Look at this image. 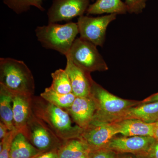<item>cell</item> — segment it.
I'll return each instance as SVG.
<instances>
[{"instance_id": "1", "label": "cell", "mask_w": 158, "mask_h": 158, "mask_svg": "<svg viewBox=\"0 0 158 158\" xmlns=\"http://www.w3.org/2000/svg\"><path fill=\"white\" fill-rule=\"evenodd\" d=\"M32 109L34 116L62 141L81 139L83 129L73 125L70 115L66 110L52 104L40 96L34 95L32 97Z\"/></svg>"}, {"instance_id": "2", "label": "cell", "mask_w": 158, "mask_h": 158, "mask_svg": "<svg viewBox=\"0 0 158 158\" xmlns=\"http://www.w3.org/2000/svg\"><path fill=\"white\" fill-rule=\"evenodd\" d=\"M0 85L13 94L32 96L35 91L34 76L27 65L11 58L0 59Z\"/></svg>"}, {"instance_id": "3", "label": "cell", "mask_w": 158, "mask_h": 158, "mask_svg": "<svg viewBox=\"0 0 158 158\" xmlns=\"http://www.w3.org/2000/svg\"><path fill=\"white\" fill-rule=\"evenodd\" d=\"M37 40L43 47L57 51L66 56L79 34L77 23L64 24L50 23L37 27L35 30Z\"/></svg>"}, {"instance_id": "4", "label": "cell", "mask_w": 158, "mask_h": 158, "mask_svg": "<svg viewBox=\"0 0 158 158\" xmlns=\"http://www.w3.org/2000/svg\"><path fill=\"white\" fill-rule=\"evenodd\" d=\"M90 95L96 106L93 118L106 122L115 123L122 114L137 103L115 96L94 81Z\"/></svg>"}, {"instance_id": "5", "label": "cell", "mask_w": 158, "mask_h": 158, "mask_svg": "<svg viewBox=\"0 0 158 158\" xmlns=\"http://www.w3.org/2000/svg\"><path fill=\"white\" fill-rule=\"evenodd\" d=\"M96 45L81 37L76 38L66 58L84 70L90 73L107 69L106 62Z\"/></svg>"}, {"instance_id": "6", "label": "cell", "mask_w": 158, "mask_h": 158, "mask_svg": "<svg viewBox=\"0 0 158 158\" xmlns=\"http://www.w3.org/2000/svg\"><path fill=\"white\" fill-rule=\"evenodd\" d=\"M21 132L41 153L58 149L64 141L57 137L33 113L25 127Z\"/></svg>"}, {"instance_id": "7", "label": "cell", "mask_w": 158, "mask_h": 158, "mask_svg": "<svg viewBox=\"0 0 158 158\" xmlns=\"http://www.w3.org/2000/svg\"><path fill=\"white\" fill-rule=\"evenodd\" d=\"M117 15L107 14L92 17L82 15L78 18L79 34L82 39L102 47L106 38L107 29L110 23L116 20Z\"/></svg>"}, {"instance_id": "8", "label": "cell", "mask_w": 158, "mask_h": 158, "mask_svg": "<svg viewBox=\"0 0 158 158\" xmlns=\"http://www.w3.org/2000/svg\"><path fill=\"white\" fill-rule=\"evenodd\" d=\"M119 134L115 123H107L93 118L83 129L81 139L87 143L90 150L106 148L114 136Z\"/></svg>"}, {"instance_id": "9", "label": "cell", "mask_w": 158, "mask_h": 158, "mask_svg": "<svg viewBox=\"0 0 158 158\" xmlns=\"http://www.w3.org/2000/svg\"><path fill=\"white\" fill-rule=\"evenodd\" d=\"M90 0H54L47 12L48 23L67 21L84 15Z\"/></svg>"}, {"instance_id": "10", "label": "cell", "mask_w": 158, "mask_h": 158, "mask_svg": "<svg viewBox=\"0 0 158 158\" xmlns=\"http://www.w3.org/2000/svg\"><path fill=\"white\" fill-rule=\"evenodd\" d=\"M155 138L149 136H131L113 138L106 148L116 152L131 153L137 156H148Z\"/></svg>"}, {"instance_id": "11", "label": "cell", "mask_w": 158, "mask_h": 158, "mask_svg": "<svg viewBox=\"0 0 158 158\" xmlns=\"http://www.w3.org/2000/svg\"><path fill=\"white\" fill-rule=\"evenodd\" d=\"M65 110L76 124L84 129L88 126L95 115L96 104L90 95L86 97H76L70 107Z\"/></svg>"}, {"instance_id": "12", "label": "cell", "mask_w": 158, "mask_h": 158, "mask_svg": "<svg viewBox=\"0 0 158 158\" xmlns=\"http://www.w3.org/2000/svg\"><path fill=\"white\" fill-rule=\"evenodd\" d=\"M66 59L65 69L70 79L73 93L78 97L89 96L93 82L90 79L89 73L79 67L70 59Z\"/></svg>"}, {"instance_id": "13", "label": "cell", "mask_w": 158, "mask_h": 158, "mask_svg": "<svg viewBox=\"0 0 158 158\" xmlns=\"http://www.w3.org/2000/svg\"><path fill=\"white\" fill-rule=\"evenodd\" d=\"M34 96V95H33ZM32 96L13 94V122L15 129L21 132L33 115Z\"/></svg>"}, {"instance_id": "14", "label": "cell", "mask_w": 158, "mask_h": 158, "mask_svg": "<svg viewBox=\"0 0 158 158\" xmlns=\"http://www.w3.org/2000/svg\"><path fill=\"white\" fill-rule=\"evenodd\" d=\"M115 123L118 126L119 134L124 137L154 136L156 122L148 123L137 118H127Z\"/></svg>"}, {"instance_id": "15", "label": "cell", "mask_w": 158, "mask_h": 158, "mask_svg": "<svg viewBox=\"0 0 158 158\" xmlns=\"http://www.w3.org/2000/svg\"><path fill=\"white\" fill-rule=\"evenodd\" d=\"M127 118H137L148 123L156 122L158 120V101L130 108L115 123Z\"/></svg>"}, {"instance_id": "16", "label": "cell", "mask_w": 158, "mask_h": 158, "mask_svg": "<svg viewBox=\"0 0 158 158\" xmlns=\"http://www.w3.org/2000/svg\"><path fill=\"white\" fill-rule=\"evenodd\" d=\"M89 15H124L127 13L124 2L122 0H96L90 4L86 11Z\"/></svg>"}, {"instance_id": "17", "label": "cell", "mask_w": 158, "mask_h": 158, "mask_svg": "<svg viewBox=\"0 0 158 158\" xmlns=\"http://www.w3.org/2000/svg\"><path fill=\"white\" fill-rule=\"evenodd\" d=\"M40 153L23 133L19 132L12 142L9 158H34Z\"/></svg>"}, {"instance_id": "18", "label": "cell", "mask_w": 158, "mask_h": 158, "mask_svg": "<svg viewBox=\"0 0 158 158\" xmlns=\"http://www.w3.org/2000/svg\"><path fill=\"white\" fill-rule=\"evenodd\" d=\"M90 151L87 143L81 138H73L63 141L57 149L59 158H77Z\"/></svg>"}, {"instance_id": "19", "label": "cell", "mask_w": 158, "mask_h": 158, "mask_svg": "<svg viewBox=\"0 0 158 158\" xmlns=\"http://www.w3.org/2000/svg\"><path fill=\"white\" fill-rule=\"evenodd\" d=\"M13 94L5 87L0 85V117L9 131L15 130L13 122L12 108Z\"/></svg>"}, {"instance_id": "20", "label": "cell", "mask_w": 158, "mask_h": 158, "mask_svg": "<svg viewBox=\"0 0 158 158\" xmlns=\"http://www.w3.org/2000/svg\"><path fill=\"white\" fill-rule=\"evenodd\" d=\"M40 96L52 104L64 110L70 107L76 96L73 93L62 94L57 92L51 87L45 88Z\"/></svg>"}, {"instance_id": "21", "label": "cell", "mask_w": 158, "mask_h": 158, "mask_svg": "<svg viewBox=\"0 0 158 158\" xmlns=\"http://www.w3.org/2000/svg\"><path fill=\"white\" fill-rule=\"evenodd\" d=\"M52 82L50 87L57 92L62 94L73 93L70 79L65 69H57L51 74Z\"/></svg>"}, {"instance_id": "22", "label": "cell", "mask_w": 158, "mask_h": 158, "mask_svg": "<svg viewBox=\"0 0 158 158\" xmlns=\"http://www.w3.org/2000/svg\"><path fill=\"white\" fill-rule=\"evenodd\" d=\"M44 0H2L8 8L17 14L27 12L31 7H35L41 11L45 10L43 7Z\"/></svg>"}, {"instance_id": "23", "label": "cell", "mask_w": 158, "mask_h": 158, "mask_svg": "<svg viewBox=\"0 0 158 158\" xmlns=\"http://www.w3.org/2000/svg\"><path fill=\"white\" fill-rule=\"evenodd\" d=\"M15 129L9 131L0 143V158H9L10 150L15 137L19 132Z\"/></svg>"}, {"instance_id": "24", "label": "cell", "mask_w": 158, "mask_h": 158, "mask_svg": "<svg viewBox=\"0 0 158 158\" xmlns=\"http://www.w3.org/2000/svg\"><path fill=\"white\" fill-rule=\"evenodd\" d=\"M148 0H125L127 13L140 14L146 8Z\"/></svg>"}, {"instance_id": "25", "label": "cell", "mask_w": 158, "mask_h": 158, "mask_svg": "<svg viewBox=\"0 0 158 158\" xmlns=\"http://www.w3.org/2000/svg\"><path fill=\"white\" fill-rule=\"evenodd\" d=\"M116 153L108 148L90 150L88 158H117Z\"/></svg>"}, {"instance_id": "26", "label": "cell", "mask_w": 158, "mask_h": 158, "mask_svg": "<svg viewBox=\"0 0 158 158\" xmlns=\"http://www.w3.org/2000/svg\"><path fill=\"white\" fill-rule=\"evenodd\" d=\"M57 151V150H53L46 152L40 153L34 158H59Z\"/></svg>"}, {"instance_id": "27", "label": "cell", "mask_w": 158, "mask_h": 158, "mask_svg": "<svg viewBox=\"0 0 158 158\" xmlns=\"http://www.w3.org/2000/svg\"><path fill=\"white\" fill-rule=\"evenodd\" d=\"M9 129L6 125L1 121L0 122V139L2 140L9 131Z\"/></svg>"}, {"instance_id": "28", "label": "cell", "mask_w": 158, "mask_h": 158, "mask_svg": "<svg viewBox=\"0 0 158 158\" xmlns=\"http://www.w3.org/2000/svg\"><path fill=\"white\" fill-rule=\"evenodd\" d=\"M148 155L150 158H158V143H155Z\"/></svg>"}, {"instance_id": "29", "label": "cell", "mask_w": 158, "mask_h": 158, "mask_svg": "<svg viewBox=\"0 0 158 158\" xmlns=\"http://www.w3.org/2000/svg\"><path fill=\"white\" fill-rule=\"evenodd\" d=\"M156 101H158V93L154 94L152 96L146 98L144 101V102L150 103Z\"/></svg>"}, {"instance_id": "30", "label": "cell", "mask_w": 158, "mask_h": 158, "mask_svg": "<svg viewBox=\"0 0 158 158\" xmlns=\"http://www.w3.org/2000/svg\"><path fill=\"white\" fill-rule=\"evenodd\" d=\"M154 138L158 140V120L156 122L155 128L154 131Z\"/></svg>"}, {"instance_id": "31", "label": "cell", "mask_w": 158, "mask_h": 158, "mask_svg": "<svg viewBox=\"0 0 158 158\" xmlns=\"http://www.w3.org/2000/svg\"><path fill=\"white\" fill-rule=\"evenodd\" d=\"M89 152L85 154V155L81 156L77 158H88V155H89Z\"/></svg>"}, {"instance_id": "32", "label": "cell", "mask_w": 158, "mask_h": 158, "mask_svg": "<svg viewBox=\"0 0 158 158\" xmlns=\"http://www.w3.org/2000/svg\"><path fill=\"white\" fill-rule=\"evenodd\" d=\"M148 156H137L135 158H149L148 157Z\"/></svg>"}, {"instance_id": "33", "label": "cell", "mask_w": 158, "mask_h": 158, "mask_svg": "<svg viewBox=\"0 0 158 158\" xmlns=\"http://www.w3.org/2000/svg\"><path fill=\"white\" fill-rule=\"evenodd\" d=\"M124 158H133V157H132L131 156H127Z\"/></svg>"}, {"instance_id": "34", "label": "cell", "mask_w": 158, "mask_h": 158, "mask_svg": "<svg viewBox=\"0 0 158 158\" xmlns=\"http://www.w3.org/2000/svg\"><path fill=\"white\" fill-rule=\"evenodd\" d=\"M91 1H93V0H91Z\"/></svg>"}]
</instances>
